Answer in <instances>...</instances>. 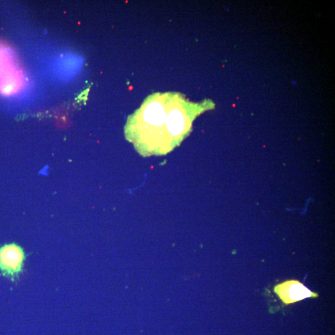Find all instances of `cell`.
Returning <instances> with one entry per match:
<instances>
[{"instance_id": "cell-1", "label": "cell", "mask_w": 335, "mask_h": 335, "mask_svg": "<svg viewBox=\"0 0 335 335\" xmlns=\"http://www.w3.org/2000/svg\"><path fill=\"white\" fill-rule=\"evenodd\" d=\"M25 254L22 248L15 244H7L0 248V271L12 279L22 272Z\"/></svg>"}, {"instance_id": "cell-3", "label": "cell", "mask_w": 335, "mask_h": 335, "mask_svg": "<svg viewBox=\"0 0 335 335\" xmlns=\"http://www.w3.org/2000/svg\"><path fill=\"white\" fill-rule=\"evenodd\" d=\"M187 124V120L180 110L175 109L167 114V128L172 136H178L182 134L185 131Z\"/></svg>"}, {"instance_id": "cell-2", "label": "cell", "mask_w": 335, "mask_h": 335, "mask_svg": "<svg viewBox=\"0 0 335 335\" xmlns=\"http://www.w3.org/2000/svg\"><path fill=\"white\" fill-rule=\"evenodd\" d=\"M275 294L285 305L296 303L307 298H316L318 294L309 290L301 282L296 280L287 281L274 289Z\"/></svg>"}]
</instances>
